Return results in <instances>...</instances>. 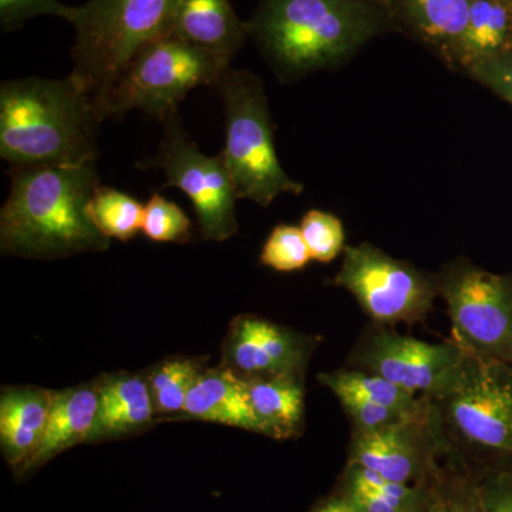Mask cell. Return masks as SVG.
<instances>
[{
    "label": "cell",
    "mask_w": 512,
    "mask_h": 512,
    "mask_svg": "<svg viewBox=\"0 0 512 512\" xmlns=\"http://www.w3.org/2000/svg\"><path fill=\"white\" fill-rule=\"evenodd\" d=\"M167 35L229 62L249 37L231 0H177Z\"/></svg>",
    "instance_id": "obj_14"
},
{
    "label": "cell",
    "mask_w": 512,
    "mask_h": 512,
    "mask_svg": "<svg viewBox=\"0 0 512 512\" xmlns=\"http://www.w3.org/2000/svg\"><path fill=\"white\" fill-rule=\"evenodd\" d=\"M394 30H402L450 63L470 13L471 0H383Z\"/></svg>",
    "instance_id": "obj_15"
},
{
    "label": "cell",
    "mask_w": 512,
    "mask_h": 512,
    "mask_svg": "<svg viewBox=\"0 0 512 512\" xmlns=\"http://www.w3.org/2000/svg\"><path fill=\"white\" fill-rule=\"evenodd\" d=\"M507 2H508V5H510V8L512 10V0H507Z\"/></svg>",
    "instance_id": "obj_35"
},
{
    "label": "cell",
    "mask_w": 512,
    "mask_h": 512,
    "mask_svg": "<svg viewBox=\"0 0 512 512\" xmlns=\"http://www.w3.org/2000/svg\"><path fill=\"white\" fill-rule=\"evenodd\" d=\"M204 370L202 359L191 357H175L154 367L147 382L156 414L177 416L183 413L188 394Z\"/></svg>",
    "instance_id": "obj_25"
},
{
    "label": "cell",
    "mask_w": 512,
    "mask_h": 512,
    "mask_svg": "<svg viewBox=\"0 0 512 512\" xmlns=\"http://www.w3.org/2000/svg\"><path fill=\"white\" fill-rule=\"evenodd\" d=\"M444 430L468 446L512 456V365L466 352L443 389L427 396Z\"/></svg>",
    "instance_id": "obj_7"
},
{
    "label": "cell",
    "mask_w": 512,
    "mask_h": 512,
    "mask_svg": "<svg viewBox=\"0 0 512 512\" xmlns=\"http://www.w3.org/2000/svg\"><path fill=\"white\" fill-rule=\"evenodd\" d=\"M247 25L266 62L288 82L342 66L394 30L383 0H261Z\"/></svg>",
    "instance_id": "obj_2"
},
{
    "label": "cell",
    "mask_w": 512,
    "mask_h": 512,
    "mask_svg": "<svg viewBox=\"0 0 512 512\" xmlns=\"http://www.w3.org/2000/svg\"><path fill=\"white\" fill-rule=\"evenodd\" d=\"M299 373L249 377L247 390L259 434L276 440L299 436L305 420V384Z\"/></svg>",
    "instance_id": "obj_20"
},
{
    "label": "cell",
    "mask_w": 512,
    "mask_h": 512,
    "mask_svg": "<svg viewBox=\"0 0 512 512\" xmlns=\"http://www.w3.org/2000/svg\"><path fill=\"white\" fill-rule=\"evenodd\" d=\"M229 67L227 59L164 35L144 46L94 101L103 120L141 110L160 121L197 87H217Z\"/></svg>",
    "instance_id": "obj_6"
},
{
    "label": "cell",
    "mask_w": 512,
    "mask_h": 512,
    "mask_svg": "<svg viewBox=\"0 0 512 512\" xmlns=\"http://www.w3.org/2000/svg\"><path fill=\"white\" fill-rule=\"evenodd\" d=\"M299 228L312 259L320 264H329L345 252V228L336 215L326 211L311 210L303 215Z\"/></svg>",
    "instance_id": "obj_28"
},
{
    "label": "cell",
    "mask_w": 512,
    "mask_h": 512,
    "mask_svg": "<svg viewBox=\"0 0 512 512\" xmlns=\"http://www.w3.org/2000/svg\"><path fill=\"white\" fill-rule=\"evenodd\" d=\"M466 74L512 104V47L474 64Z\"/></svg>",
    "instance_id": "obj_32"
},
{
    "label": "cell",
    "mask_w": 512,
    "mask_h": 512,
    "mask_svg": "<svg viewBox=\"0 0 512 512\" xmlns=\"http://www.w3.org/2000/svg\"><path fill=\"white\" fill-rule=\"evenodd\" d=\"M215 89L225 113L222 157L239 200L269 207L279 195L302 194L305 187L289 177L276 154L274 126L264 83L247 70L229 67Z\"/></svg>",
    "instance_id": "obj_5"
},
{
    "label": "cell",
    "mask_w": 512,
    "mask_h": 512,
    "mask_svg": "<svg viewBox=\"0 0 512 512\" xmlns=\"http://www.w3.org/2000/svg\"><path fill=\"white\" fill-rule=\"evenodd\" d=\"M319 382L335 393L336 397H357L400 412H414L424 402V396L419 399L417 394L389 382L384 377L360 369L320 373Z\"/></svg>",
    "instance_id": "obj_23"
},
{
    "label": "cell",
    "mask_w": 512,
    "mask_h": 512,
    "mask_svg": "<svg viewBox=\"0 0 512 512\" xmlns=\"http://www.w3.org/2000/svg\"><path fill=\"white\" fill-rule=\"evenodd\" d=\"M342 403L343 409L346 410L350 420L355 426V433H372L384 429V427L392 426L397 421L403 420L404 417L410 416L414 412H400V410L390 409V407L380 406V404L366 402V400L357 399L352 396L338 397Z\"/></svg>",
    "instance_id": "obj_31"
},
{
    "label": "cell",
    "mask_w": 512,
    "mask_h": 512,
    "mask_svg": "<svg viewBox=\"0 0 512 512\" xmlns=\"http://www.w3.org/2000/svg\"><path fill=\"white\" fill-rule=\"evenodd\" d=\"M103 121L72 74L0 84V157L10 167L97 161Z\"/></svg>",
    "instance_id": "obj_3"
},
{
    "label": "cell",
    "mask_w": 512,
    "mask_h": 512,
    "mask_svg": "<svg viewBox=\"0 0 512 512\" xmlns=\"http://www.w3.org/2000/svg\"><path fill=\"white\" fill-rule=\"evenodd\" d=\"M315 338L254 315H241L229 326L222 346V365L237 375L268 377L305 375Z\"/></svg>",
    "instance_id": "obj_13"
},
{
    "label": "cell",
    "mask_w": 512,
    "mask_h": 512,
    "mask_svg": "<svg viewBox=\"0 0 512 512\" xmlns=\"http://www.w3.org/2000/svg\"><path fill=\"white\" fill-rule=\"evenodd\" d=\"M309 512H357L353 505L343 497L342 494H335L326 500L320 501Z\"/></svg>",
    "instance_id": "obj_34"
},
{
    "label": "cell",
    "mask_w": 512,
    "mask_h": 512,
    "mask_svg": "<svg viewBox=\"0 0 512 512\" xmlns=\"http://www.w3.org/2000/svg\"><path fill=\"white\" fill-rule=\"evenodd\" d=\"M99 409L97 384L70 387L53 393L45 433L23 474L43 466L67 448L89 443Z\"/></svg>",
    "instance_id": "obj_19"
},
{
    "label": "cell",
    "mask_w": 512,
    "mask_h": 512,
    "mask_svg": "<svg viewBox=\"0 0 512 512\" xmlns=\"http://www.w3.org/2000/svg\"><path fill=\"white\" fill-rule=\"evenodd\" d=\"M180 417L238 427L259 434V424L249 403L247 382L224 365L202 372L188 394Z\"/></svg>",
    "instance_id": "obj_17"
},
{
    "label": "cell",
    "mask_w": 512,
    "mask_h": 512,
    "mask_svg": "<svg viewBox=\"0 0 512 512\" xmlns=\"http://www.w3.org/2000/svg\"><path fill=\"white\" fill-rule=\"evenodd\" d=\"M52 390L9 387L0 397V447L13 470L23 474L45 433Z\"/></svg>",
    "instance_id": "obj_16"
},
{
    "label": "cell",
    "mask_w": 512,
    "mask_h": 512,
    "mask_svg": "<svg viewBox=\"0 0 512 512\" xmlns=\"http://www.w3.org/2000/svg\"><path fill=\"white\" fill-rule=\"evenodd\" d=\"M357 512H427L426 483L404 484L348 464L338 491Z\"/></svg>",
    "instance_id": "obj_22"
},
{
    "label": "cell",
    "mask_w": 512,
    "mask_h": 512,
    "mask_svg": "<svg viewBox=\"0 0 512 512\" xmlns=\"http://www.w3.org/2000/svg\"><path fill=\"white\" fill-rule=\"evenodd\" d=\"M163 140L156 156L141 160L140 170H160L163 188H178L190 198L202 238L224 242L238 232L237 188L222 154L207 156L185 133L178 109L160 120Z\"/></svg>",
    "instance_id": "obj_8"
},
{
    "label": "cell",
    "mask_w": 512,
    "mask_h": 512,
    "mask_svg": "<svg viewBox=\"0 0 512 512\" xmlns=\"http://www.w3.org/2000/svg\"><path fill=\"white\" fill-rule=\"evenodd\" d=\"M437 282L454 342L471 355L512 365V275L460 258L444 266Z\"/></svg>",
    "instance_id": "obj_9"
},
{
    "label": "cell",
    "mask_w": 512,
    "mask_h": 512,
    "mask_svg": "<svg viewBox=\"0 0 512 512\" xmlns=\"http://www.w3.org/2000/svg\"><path fill=\"white\" fill-rule=\"evenodd\" d=\"M478 484L487 512H512V471L488 474Z\"/></svg>",
    "instance_id": "obj_33"
},
{
    "label": "cell",
    "mask_w": 512,
    "mask_h": 512,
    "mask_svg": "<svg viewBox=\"0 0 512 512\" xmlns=\"http://www.w3.org/2000/svg\"><path fill=\"white\" fill-rule=\"evenodd\" d=\"M355 357V369L375 373L414 394L433 396L454 375L466 350L454 340L429 343L379 329L360 343Z\"/></svg>",
    "instance_id": "obj_12"
},
{
    "label": "cell",
    "mask_w": 512,
    "mask_h": 512,
    "mask_svg": "<svg viewBox=\"0 0 512 512\" xmlns=\"http://www.w3.org/2000/svg\"><path fill=\"white\" fill-rule=\"evenodd\" d=\"M177 0H87L72 6L70 74L94 99L110 89L133 57L167 35Z\"/></svg>",
    "instance_id": "obj_4"
},
{
    "label": "cell",
    "mask_w": 512,
    "mask_h": 512,
    "mask_svg": "<svg viewBox=\"0 0 512 512\" xmlns=\"http://www.w3.org/2000/svg\"><path fill=\"white\" fill-rule=\"evenodd\" d=\"M8 174L9 197L0 211L3 255L50 261L110 248L87 215L100 185L97 161L23 165Z\"/></svg>",
    "instance_id": "obj_1"
},
{
    "label": "cell",
    "mask_w": 512,
    "mask_h": 512,
    "mask_svg": "<svg viewBox=\"0 0 512 512\" xmlns=\"http://www.w3.org/2000/svg\"><path fill=\"white\" fill-rule=\"evenodd\" d=\"M143 232L154 242L185 244L191 241L192 224L177 204L156 192L144 205Z\"/></svg>",
    "instance_id": "obj_27"
},
{
    "label": "cell",
    "mask_w": 512,
    "mask_h": 512,
    "mask_svg": "<svg viewBox=\"0 0 512 512\" xmlns=\"http://www.w3.org/2000/svg\"><path fill=\"white\" fill-rule=\"evenodd\" d=\"M333 284L352 293L360 308L382 326L421 322L440 296L437 275L369 242L345 248Z\"/></svg>",
    "instance_id": "obj_10"
},
{
    "label": "cell",
    "mask_w": 512,
    "mask_h": 512,
    "mask_svg": "<svg viewBox=\"0 0 512 512\" xmlns=\"http://www.w3.org/2000/svg\"><path fill=\"white\" fill-rule=\"evenodd\" d=\"M99 409L89 443L127 436L150 426L156 416L147 377L119 373L97 383Z\"/></svg>",
    "instance_id": "obj_18"
},
{
    "label": "cell",
    "mask_w": 512,
    "mask_h": 512,
    "mask_svg": "<svg viewBox=\"0 0 512 512\" xmlns=\"http://www.w3.org/2000/svg\"><path fill=\"white\" fill-rule=\"evenodd\" d=\"M450 451L446 430L429 397L416 413L372 433L353 434L348 464H356L387 480L421 484L440 467Z\"/></svg>",
    "instance_id": "obj_11"
},
{
    "label": "cell",
    "mask_w": 512,
    "mask_h": 512,
    "mask_svg": "<svg viewBox=\"0 0 512 512\" xmlns=\"http://www.w3.org/2000/svg\"><path fill=\"white\" fill-rule=\"evenodd\" d=\"M72 6L59 0H0V26L3 32H16L29 20L39 16H56L67 20Z\"/></svg>",
    "instance_id": "obj_30"
},
{
    "label": "cell",
    "mask_w": 512,
    "mask_h": 512,
    "mask_svg": "<svg viewBox=\"0 0 512 512\" xmlns=\"http://www.w3.org/2000/svg\"><path fill=\"white\" fill-rule=\"evenodd\" d=\"M312 256L301 228L281 224L274 228L261 252V262L278 272L301 271Z\"/></svg>",
    "instance_id": "obj_29"
},
{
    "label": "cell",
    "mask_w": 512,
    "mask_h": 512,
    "mask_svg": "<svg viewBox=\"0 0 512 512\" xmlns=\"http://www.w3.org/2000/svg\"><path fill=\"white\" fill-rule=\"evenodd\" d=\"M512 47V10L507 0H471L463 35L448 67L467 73L470 67Z\"/></svg>",
    "instance_id": "obj_21"
},
{
    "label": "cell",
    "mask_w": 512,
    "mask_h": 512,
    "mask_svg": "<svg viewBox=\"0 0 512 512\" xmlns=\"http://www.w3.org/2000/svg\"><path fill=\"white\" fill-rule=\"evenodd\" d=\"M427 512H487L478 478L460 466L439 467L427 480Z\"/></svg>",
    "instance_id": "obj_26"
},
{
    "label": "cell",
    "mask_w": 512,
    "mask_h": 512,
    "mask_svg": "<svg viewBox=\"0 0 512 512\" xmlns=\"http://www.w3.org/2000/svg\"><path fill=\"white\" fill-rule=\"evenodd\" d=\"M87 215L106 238L127 242L143 231L144 205L127 192L99 185L87 205Z\"/></svg>",
    "instance_id": "obj_24"
}]
</instances>
